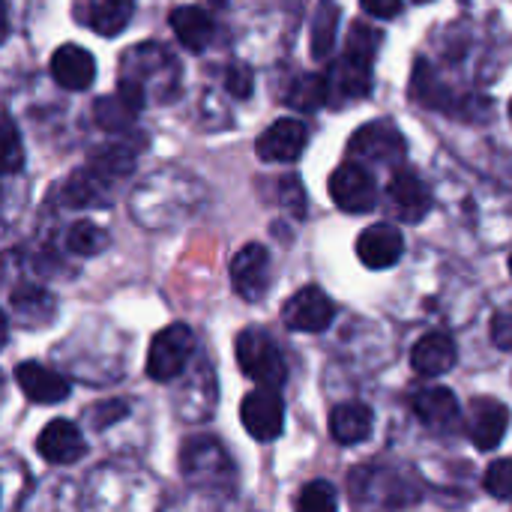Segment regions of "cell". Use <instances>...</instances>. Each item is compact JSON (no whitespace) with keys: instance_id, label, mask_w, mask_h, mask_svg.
<instances>
[{"instance_id":"ba28073f","label":"cell","mask_w":512,"mask_h":512,"mask_svg":"<svg viewBox=\"0 0 512 512\" xmlns=\"http://www.w3.org/2000/svg\"><path fill=\"white\" fill-rule=\"evenodd\" d=\"M405 150H408L405 135L396 129L393 120H372L360 126L348 141V153L366 162H399Z\"/></svg>"},{"instance_id":"5bb4252c","label":"cell","mask_w":512,"mask_h":512,"mask_svg":"<svg viewBox=\"0 0 512 512\" xmlns=\"http://www.w3.org/2000/svg\"><path fill=\"white\" fill-rule=\"evenodd\" d=\"M414 414L420 417V423L435 432V435H450L459 429L462 411H459V399L453 390L447 387H426L414 396Z\"/></svg>"},{"instance_id":"83f0119b","label":"cell","mask_w":512,"mask_h":512,"mask_svg":"<svg viewBox=\"0 0 512 512\" xmlns=\"http://www.w3.org/2000/svg\"><path fill=\"white\" fill-rule=\"evenodd\" d=\"M483 486L492 498L498 501H512V459H498L489 465Z\"/></svg>"},{"instance_id":"5b68a950","label":"cell","mask_w":512,"mask_h":512,"mask_svg":"<svg viewBox=\"0 0 512 512\" xmlns=\"http://www.w3.org/2000/svg\"><path fill=\"white\" fill-rule=\"evenodd\" d=\"M333 318H336V306L318 285L300 288L282 306V321L294 333H324L333 324Z\"/></svg>"},{"instance_id":"277c9868","label":"cell","mask_w":512,"mask_h":512,"mask_svg":"<svg viewBox=\"0 0 512 512\" xmlns=\"http://www.w3.org/2000/svg\"><path fill=\"white\" fill-rule=\"evenodd\" d=\"M330 198L342 213H369L378 207L375 177L360 162H342L330 174Z\"/></svg>"},{"instance_id":"52a82bcc","label":"cell","mask_w":512,"mask_h":512,"mask_svg":"<svg viewBox=\"0 0 512 512\" xmlns=\"http://www.w3.org/2000/svg\"><path fill=\"white\" fill-rule=\"evenodd\" d=\"M180 468L183 477L198 486H219L222 477L234 480V468L216 438H192L180 453Z\"/></svg>"},{"instance_id":"f1b7e54d","label":"cell","mask_w":512,"mask_h":512,"mask_svg":"<svg viewBox=\"0 0 512 512\" xmlns=\"http://www.w3.org/2000/svg\"><path fill=\"white\" fill-rule=\"evenodd\" d=\"M279 201H282V207L291 216H297V219L306 216V192H303V183L294 174H288V177L279 180Z\"/></svg>"},{"instance_id":"603a6c76","label":"cell","mask_w":512,"mask_h":512,"mask_svg":"<svg viewBox=\"0 0 512 512\" xmlns=\"http://www.w3.org/2000/svg\"><path fill=\"white\" fill-rule=\"evenodd\" d=\"M336 30H339V6L333 0H318V9L312 15V57L327 60L333 45H336Z\"/></svg>"},{"instance_id":"9c48e42d","label":"cell","mask_w":512,"mask_h":512,"mask_svg":"<svg viewBox=\"0 0 512 512\" xmlns=\"http://www.w3.org/2000/svg\"><path fill=\"white\" fill-rule=\"evenodd\" d=\"M231 288L249 303H255L267 294V288H270V252L261 243H246L231 258Z\"/></svg>"},{"instance_id":"8992f818","label":"cell","mask_w":512,"mask_h":512,"mask_svg":"<svg viewBox=\"0 0 512 512\" xmlns=\"http://www.w3.org/2000/svg\"><path fill=\"white\" fill-rule=\"evenodd\" d=\"M240 420L255 441H276L285 432V402L279 390L261 387L249 393L240 405Z\"/></svg>"},{"instance_id":"9a60e30c","label":"cell","mask_w":512,"mask_h":512,"mask_svg":"<svg viewBox=\"0 0 512 512\" xmlns=\"http://www.w3.org/2000/svg\"><path fill=\"white\" fill-rule=\"evenodd\" d=\"M15 384L21 387V393L33 405H60L72 390L69 381L60 372H54V369H48V366H42L36 360H27V363L15 366Z\"/></svg>"},{"instance_id":"6da1fadb","label":"cell","mask_w":512,"mask_h":512,"mask_svg":"<svg viewBox=\"0 0 512 512\" xmlns=\"http://www.w3.org/2000/svg\"><path fill=\"white\" fill-rule=\"evenodd\" d=\"M381 48V33L369 24H354L345 54L336 60L330 72V93L339 99H363L372 90V66Z\"/></svg>"},{"instance_id":"e0dca14e","label":"cell","mask_w":512,"mask_h":512,"mask_svg":"<svg viewBox=\"0 0 512 512\" xmlns=\"http://www.w3.org/2000/svg\"><path fill=\"white\" fill-rule=\"evenodd\" d=\"M51 75L63 90H87L96 81V60L81 45H60L51 54Z\"/></svg>"},{"instance_id":"44dd1931","label":"cell","mask_w":512,"mask_h":512,"mask_svg":"<svg viewBox=\"0 0 512 512\" xmlns=\"http://www.w3.org/2000/svg\"><path fill=\"white\" fill-rule=\"evenodd\" d=\"M132 9L135 0H93V3L78 0V18L87 27H93L99 36H117L129 24Z\"/></svg>"},{"instance_id":"7a4b0ae2","label":"cell","mask_w":512,"mask_h":512,"mask_svg":"<svg viewBox=\"0 0 512 512\" xmlns=\"http://www.w3.org/2000/svg\"><path fill=\"white\" fill-rule=\"evenodd\" d=\"M234 354H237V363L243 369V375L249 381H255L258 387H285L288 381V363L279 351V345L273 342L270 333L258 330V327H249L237 336V345H234Z\"/></svg>"},{"instance_id":"7c38bea8","label":"cell","mask_w":512,"mask_h":512,"mask_svg":"<svg viewBox=\"0 0 512 512\" xmlns=\"http://www.w3.org/2000/svg\"><path fill=\"white\" fill-rule=\"evenodd\" d=\"M507 429H510V408L504 402L489 399V396L471 399V405H468V435H471L477 450H483V453L495 450L504 441Z\"/></svg>"},{"instance_id":"d590c367","label":"cell","mask_w":512,"mask_h":512,"mask_svg":"<svg viewBox=\"0 0 512 512\" xmlns=\"http://www.w3.org/2000/svg\"><path fill=\"white\" fill-rule=\"evenodd\" d=\"M510 120H512V99H510Z\"/></svg>"},{"instance_id":"e575fe53","label":"cell","mask_w":512,"mask_h":512,"mask_svg":"<svg viewBox=\"0 0 512 512\" xmlns=\"http://www.w3.org/2000/svg\"><path fill=\"white\" fill-rule=\"evenodd\" d=\"M414 3H432V0H414Z\"/></svg>"},{"instance_id":"3957f363","label":"cell","mask_w":512,"mask_h":512,"mask_svg":"<svg viewBox=\"0 0 512 512\" xmlns=\"http://www.w3.org/2000/svg\"><path fill=\"white\" fill-rule=\"evenodd\" d=\"M195 354V333L186 324H168L159 330L147 351V375L159 384L180 378Z\"/></svg>"},{"instance_id":"2e32d148","label":"cell","mask_w":512,"mask_h":512,"mask_svg":"<svg viewBox=\"0 0 512 512\" xmlns=\"http://www.w3.org/2000/svg\"><path fill=\"white\" fill-rule=\"evenodd\" d=\"M36 453L51 465H75L87 456V444L75 423L51 420L36 438Z\"/></svg>"},{"instance_id":"8fae6325","label":"cell","mask_w":512,"mask_h":512,"mask_svg":"<svg viewBox=\"0 0 512 512\" xmlns=\"http://www.w3.org/2000/svg\"><path fill=\"white\" fill-rule=\"evenodd\" d=\"M387 195H390V204L399 213V219L408 222V225H417L432 213V192L420 180V174L411 171V168H396L393 171Z\"/></svg>"},{"instance_id":"4dcf8cb0","label":"cell","mask_w":512,"mask_h":512,"mask_svg":"<svg viewBox=\"0 0 512 512\" xmlns=\"http://www.w3.org/2000/svg\"><path fill=\"white\" fill-rule=\"evenodd\" d=\"M24 165V153L18 144V129L12 123V117H6V129H3V171L15 174Z\"/></svg>"},{"instance_id":"30bf717a","label":"cell","mask_w":512,"mask_h":512,"mask_svg":"<svg viewBox=\"0 0 512 512\" xmlns=\"http://www.w3.org/2000/svg\"><path fill=\"white\" fill-rule=\"evenodd\" d=\"M309 144V129L306 123L294 120V117H282L276 120L270 129H264V135H258L255 141V153L261 162H273V165H285L300 159V153Z\"/></svg>"},{"instance_id":"cb8c5ba5","label":"cell","mask_w":512,"mask_h":512,"mask_svg":"<svg viewBox=\"0 0 512 512\" xmlns=\"http://www.w3.org/2000/svg\"><path fill=\"white\" fill-rule=\"evenodd\" d=\"M330 99V81L324 75H297L288 87V105L297 111H318Z\"/></svg>"},{"instance_id":"ac0fdd59","label":"cell","mask_w":512,"mask_h":512,"mask_svg":"<svg viewBox=\"0 0 512 512\" xmlns=\"http://www.w3.org/2000/svg\"><path fill=\"white\" fill-rule=\"evenodd\" d=\"M459 360V348L447 333H426L414 351H411V366L423 378H438L447 375Z\"/></svg>"},{"instance_id":"d4e9b609","label":"cell","mask_w":512,"mask_h":512,"mask_svg":"<svg viewBox=\"0 0 512 512\" xmlns=\"http://www.w3.org/2000/svg\"><path fill=\"white\" fill-rule=\"evenodd\" d=\"M108 231L93 225V222H75L69 231H66V249L81 255V258H90V255H99L108 249Z\"/></svg>"},{"instance_id":"d6986e66","label":"cell","mask_w":512,"mask_h":512,"mask_svg":"<svg viewBox=\"0 0 512 512\" xmlns=\"http://www.w3.org/2000/svg\"><path fill=\"white\" fill-rule=\"evenodd\" d=\"M372 426H375V414H372V408L363 405V402L336 405L333 414H330V435H333V441L342 444V447L363 444V441L372 435Z\"/></svg>"},{"instance_id":"836d02e7","label":"cell","mask_w":512,"mask_h":512,"mask_svg":"<svg viewBox=\"0 0 512 512\" xmlns=\"http://www.w3.org/2000/svg\"><path fill=\"white\" fill-rule=\"evenodd\" d=\"M360 3L375 18H396L402 12V0H360Z\"/></svg>"},{"instance_id":"d6a6232c","label":"cell","mask_w":512,"mask_h":512,"mask_svg":"<svg viewBox=\"0 0 512 512\" xmlns=\"http://www.w3.org/2000/svg\"><path fill=\"white\" fill-rule=\"evenodd\" d=\"M492 339L501 351H512V315H495L492 321Z\"/></svg>"},{"instance_id":"8d00e7d4","label":"cell","mask_w":512,"mask_h":512,"mask_svg":"<svg viewBox=\"0 0 512 512\" xmlns=\"http://www.w3.org/2000/svg\"><path fill=\"white\" fill-rule=\"evenodd\" d=\"M510 273H512V255H510Z\"/></svg>"},{"instance_id":"4fadbf2b","label":"cell","mask_w":512,"mask_h":512,"mask_svg":"<svg viewBox=\"0 0 512 512\" xmlns=\"http://www.w3.org/2000/svg\"><path fill=\"white\" fill-rule=\"evenodd\" d=\"M405 255V237L396 225L378 222L369 225L360 237H357V258L369 267V270H387L396 267Z\"/></svg>"},{"instance_id":"484cf974","label":"cell","mask_w":512,"mask_h":512,"mask_svg":"<svg viewBox=\"0 0 512 512\" xmlns=\"http://www.w3.org/2000/svg\"><path fill=\"white\" fill-rule=\"evenodd\" d=\"M12 306L27 318H48L54 309L51 294L45 288H36V285H18L12 291Z\"/></svg>"},{"instance_id":"f546056e","label":"cell","mask_w":512,"mask_h":512,"mask_svg":"<svg viewBox=\"0 0 512 512\" xmlns=\"http://www.w3.org/2000/svg\"><path fill=\"white\" fill-rule=\"evenodd\" d=\"M129 414V405L126 402H120V399H108V402H102V405H96V408H90L87 411V420H90V426L93 429H108V426H114V423H120L123 417Z\"/></svg>"},{"instance_id":"7402d4cb","label":"cell","mask_w":512,"mask_h":512,"mask_svg":"<svg viewBox=\"0 0 512 512\" xmlns=\"http://www.w3.org/2000/svg\"><path fill=\"white\" fill-rule=\"evenodd\" d=\"M138 111H141V105L138 102H132L126 93H114V96H102V99H96L93 102V120L105 129V132H120V129H126V126H132L135 123V117H138Z\"/></svg>"},{"instance_id":"ffe728a7","label":"cell","mask_w":512,"mask_h":512,"mask_svg":"<svg viewBox=\"0 0 512 512\" xmlns=\"http://www.w3.org/2000/svg\"><path fill=\"white\" fill-rule=\"evenodd\" d=\"M168 21H171V30L177 33L180 45L189 51H204L216 36V24L201 6H177L168 15Z\"/></svg>"},{"instance_id":"1f68e13d","label":"cell","mask_w":512,"mask_h":512,"mask_svg":"<svg viewBox=\"0 0 512 512\" xmlns=\"http://www.w3.org/2000/svg\"><path fill=\"white\" fill-rule=\"evenodd\" d=\"M225 87H228V93H231L234 99H249V96H252V87H255V81H252V69H249V66L234 63V66L225 72Z\"/></svg>"},{"instance_id":"4316f807","label":"cell","mask_w":512,"mask_h":512,"mask_svg":"<svg viewBox=\"0 0 512 512\" xmlns=\"http://www.w3.org/2000/svg\"><path fill=\"white\" fill-rule=\"evenodd\" d=\"M336 504H339L336 489L327 480H315V483L303 486V492H300L294 507L300 512H330L336 510Z\"/></svg>"}]
</instances>
